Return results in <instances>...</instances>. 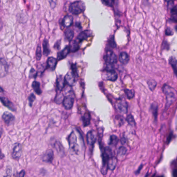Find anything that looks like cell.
Listing matches in <instances>:
<instances>
[{
    "instance_id": "1",
    "label": "cell",
    "mask_w": 177,
    "mask_h": 177,
    "mask_svg": "<svg viewBox=\"0 0 177 177\" xmlns=\"http://www.w3.org/2000/svg\"><path fill=\"white\" fill-rule=\"evenodd\" d=\"M163 90L166 98V109H168L177 99V91L168 85H164Z\"/></svg>"
},
{
    "instance_id": "2",
    "label": "cell",
    "mask_w": 177,
    "mask_h": 177,
    "mask_svg": "<svg viewBox=\"0 0 177 177\" xmlns=\"http://www.w3.org/2000/svg\"><path fill=\"white\" fill-rule=\"evenodd\" d=\"M85 5L84 2L81 1H77L70 5L69 10L74 15H79L84 12Z\"/></svg>"
},
{
    "instance_id": "3",
    "label": "cell",
    "mask_w": 177,
    "mask_h": 177,
    "mask_svg": "<svg viewBox=\"0 0 177 177\" xmlns=\"http://www.w3.org/2000/svg\"><path fill=\"white\" fill-rule=\"evenodd\" d=\"M67 141L69 143L70 150L75 154H78L79 152V147L77 142V137L74 132H73L70 134L67 137Z\"/></svg>"
},
{
    "instance_id": "4",
    "label": "cell",
    "mask_w": 177,
    "mask_h": 177,
    "mask_svg": "<svg viewBox=\"0 0 177 177\" xmlns=\"http://www.w3.org/2000/svg\"><path fill=\"white\" fill-rule=\"evenodd\" d=\"M22 154V147L21 144L16 143L13 146L12 156L13 159L15 160H18L21 156Z\"/></svg>"
},
{
    "instance_id": "5",
    "label": "cell",
    "mask_w": 177,
    "mask_h": 177,
    "mask_svg": "<svg viewBox=\"0 0 177 177\" xmlns=\"http://www.w3.org/2000/svg\"><path fill=\"white\" fill-rule=\"evenodd\" d=\"M104 59L106 63L111 64H114L117 63V57L114 52L110 50L106 51V54L104 56Z\"/></svg>"
},
{
    "instance_id": "6",
    "label": "cell",
    "mask_w": 177,
    "mask_h": 177,
    "mask_svg": "<svg viewBox=\"0 0 177 177\" xmlns=\"http://www.w3.org/2000/svg\"><path fill=\"white\" fill-rule=\"evenodd\" d=\"M65 80L66 83L69 86H74L76 83L75 74L72 71H69L65 76Z\"/></svg>"
},
{
    "instance_id": "7",
    "label": "cell",
    "mask_w": 177,
    "mask_h": 177,
    "mask_svg": "<svg viewBox=\"0 0 177 177\" xmlns=\"http://www.w3.org/2000/svg\"><path fill=\"white\" fill-rule=\"evenodd\" d=\"M116 108H117V110H118L120 113L124 114H126L127 112L128 105L126 102L124 100H120L117 102Z\"/></svg>"
},
{
    "instance_id": "8",
    "label": "cell",
    "mask_w": 177,
    "mask_h": 177,
    "mask_svg": "<svg viewBox=\"0 0 177 177\" xmlns=\"http://www.w3.org/2000/svg\"><path fill=\"white\" fill-rule=\"evenodd\" d=\"M87 142L90 145H93L96 141L97 135L96 132L94 130H90L86 135Z\"/></svg>"
},
{
    "instance_id": "9",
    "label": "cell",
    "mask_w": 177,
    "mask_h": 177,
    "mask_svg": "<svg viewBox=\"0 0 177 177\" xmlns=\"http://www.w3.org/2000/svg\"><path fill=\"white\" fill-rule=\"evenodd\" d=\"M2 119L6 125H10L13 124L14 121L15 117L12 113H10L9 112H5L3 113V114L2 115Z\"/></svg>"
},
{
    "instance_id": "10",
    "label": "cell",
    "mask_w": 177,
    "mask_h": 177,
    "mask_svg": "<svg viewBox=\"0 0 177 177\" xmlns=\"http://www.w3.org/2000/svg\"><path fill=\"white\" fill-rule=\"evenodd\" d=\"M104 78L106 80L114 82L117 79V74L114 70H106V72L105 73Z\"/></svg>"
},
{
    "instance_id": "11",
    "label": "cell",
    "mask_w": 177,
    "mask_h": 177,
    "mask_svg": "<svg viewBox=\"0 0 177 177\" xmlns=\"http://www.w3.org/2000/svg\"><path fill=\"white\" fill-rule=\"evenodd\" d=\"M74 98L70 96H68L64 98L63 102V106H64L66 110H70L72 108L74 104Z\"/></svg>"
},
{
    "instance_id": "12",
    "label": "cell",
    "mask_w": 177,
    "mask_h": 177,
    "mask_svg": "<svg viewBox=\"0 0 177 177\" xmlns=\"http://www.w3.org/2000/svg\"><path fill=\"white\" fill-rule=\"evenodd\" d=\"M9 66L5 59L1 58V69H0V73L1 77L5 76L8 72Z\"/></svg>"
},
{
    "instance_id": "13",
    "label": "cell",
    "mask_w": 177,
    "mask_h": 177,
    "mask_svg": "<svg viewBox=\"0 0 177 177\" xmlns=\"http://www.w3.org/2000/svg\"><path fill=\"white\" fill-rule=\"evenodd\" d=\"M42 160L46 163H51L54 159V153L52 150H48L43 155Z\"/></svg>"
},
{
    "instance_id": "14",
    "label": "cell",
    "mask_w": 177,
    "mask_h": 177,
    "mask_svg": "<svg viewBox=\"0 0 177 177\" xmlns=\"http://www.w3.org/2000/svg\"><path fill=\"white\" fill-rule=\"evenodd\" d=\"M91 35H92V32L91 31H84L79 34V35L78 36V37H77L76 40L78 41V42L81 43L83 40H86L88 37H91Z\"/></svg>"
},
{
    "instance_id": "15",
    "label": "cell",
    "mask_w": 177,
    "mask_h": 177,
    "mask_svg": "<svg viewBox=\"0 0 177 177\" xmlns=\"http://www.w3.org/2000/svg\"><path fill=\"white\" fill-rule=\"evenodd\" d=\"M1 101L3 103V105L6 106L7 108H9L10 110H12L13 111H15L16 108L13 105V103L11 102L7 98H5L4 97H1Z\"/></svg>"
},
{
    "instance_id": "16",
    "label": "cell",
    "mask_w": 177,
    "mask_h": 177,
    "mask_svg": "<svg viewBox=\"0 0 177 177\" xmlns=\"http://www.w3.org/2000/svg\"><path fill=\"white\" fill-rule=\"evenodd\" d=\"M65 82H66L65 78H63L61 75L58 76L57 82H56V86H57V90L61 91L65 86Z\"/></svg>"
},
{
    "instance_id": "17",
    "label": "cell",
    "mask_w": 177,
    "mask_h": 177,
    "mask_svg": "<svg viewBox=\"0 0 177 177\" xmlns=\"http://www.w3.org/2000/svg\"><path fill=\"white\" fill-rule=\"evenodd\" d=\"M70 52H71L70 46H66L63 51L58 53V59L60 60L61 59H64V58H66L67 56Z\"/></svg>"
},
{
    "instance_id": "18",
    "label": "cell",
    "mask_w": 177,
    "mask_h": 177,
    "mask_svg": "<svg viewBox=\"0 0 177 177\" xmlns=\"http://www.w3.org/2000/svg\"><path fill=\"white\" fill-rule=\"evenodd\" d=\"M57 63V60L55 58L51 57L47 59V67L52 70H54L56 68Z\"/></svg>"
},
{
    "instance_id": "19",
    "label": "cell",
    "mask_w": 177,
    "mask_h": 177,
    "mask_svg": "<svg viewBox=\"0 0 177 177\" xmlns=\"http://www.w3.org/2000/svg\"><path fill=\"white\" fill-rule=\"evenodd\" d=\"M73 19L72 16L70 15L66 16L63 20V25L66 28H69L72 25Z\"/></svg>"
},
{
    "instance_id": "20",
    "label": "cell",
    "mask_w": 177,
    "mask_h": 177,
    "mask_svg": "<svg viewBox=\"0 0 177 177\" xmlns=\"http://www.w3.org/2000/svg\"><path fill=\"white\" fill-rule=\"evenodd\" d=\"M118 59L120 63L122 64H126L128 63L129 60V57L126 52H121L120 53Z\"/></svg>"
},
{
    "instance_id": "21",
    "label": "cell",
    "mask_w": 177,
    "mask_h": 177,
    "mask_svg": "<svg viewBox=\"0 0 177 177\" xmlns=\"http://www.w3.org/2000/svg\"><path fill=\"white\" fill-rule=\"evenodd\" d=\"M117 163V158L114 157H111L108 160V168L111 171L114 170L116 167Z\"/></svg>"
},
{
    "instance_id": "22",
    "label": "cell",
    "mask_w": 177,
    "mask_h": 177,
    "mask_svg": "<svg viewBox=\"0 0 177 177\" xmlns=\"http://www.w3.org/2000/svg\"><path fill=\"white\" fill-rule=\"evenodd\" d=\"M82 120H83L84 126H87L90 125V120H91V116L90 113L88 112L85 113L82 117Z\"/></svg>"
},
{
    "instance_id": "23",
    "label": "cell",
    "mask_w": 177,
    "mask_h": 177,
    "mask_svg": "<svg viewBox=\"0 0 177 177\" xmlns=\"http://www.w3.org/2000/svg\"><path fill=\"white\" fill-rule=\"evenodd\" d=\"M32 87L34 91L37 94L40 95L42 94V90L40 88V83H39V82L36 81H34L32 83Z\"/></svg>"
},
{
    "instance_id": "24",
    "label": "cell",
    "mask_w": 177,
    "mask_h": 177,
    "mask_svg": "<svg viewBox=\"0 0 177 177\" xmlns=\"http://www.w3.org/2000/svg\"><path fill=\"white\" fill-rule=\"evenodd\" d=\"M43 54L45 56L48 55L50 52V49L49 48L48 41L46 39H45L43 42Z\"/></svg>"
},
{
    "instance_id": "25",
    "label": "cell",
    "mask_w": 177,
    "mask_h": 177,
    "mask_svg": "<svg viewBox=\"0 0 177 177\" xmlns=\"http://www.w3.org/2000/svg\"><path fill=\"white\" fill-rule=\"evenodd\" d=\"M65 36L67 40L69 41H71L72 40L73 37H74V32L71 29H67L65 31Z\"/></svg>"
},
{
    "instance_id": "26",
    "label": "cell",
    "mask_w": 177,
    "mask_h": 177,
    "mask_svg": "<svg viewBox=\"0 0 177 177\" xmlns=\"http://www.w3.org/2000/svg\"><path fill=\"white\" fill-rule=\"evenodd\" d=\"M151 111L153 114L154 118L155 120H156L157 117V111H158V105L157 103H155V102L152 103L151 106Z\"/></svg>"
},
{
    "instance_id": "27",
    "label": "cell",
    "mask_w": 177,
    "mask_h": 177,
    "mask_svg": "<svg viewBox=\"0 0 177 177\" xmlns=\"http://www.w3.org/2000/svg\"><path fill=\"white\" fill-rule=\"evenodd\" d=\"M169 63L172 66L174 72L177 75V60L174 57H171L169 59Z\"/></svg>"
},
{
    "instance_id": "28",
    "label": "cell",
    "mask_w": 177,
    "mask_h": 177,
    "mask_svg": "<svg viewBox=\"0 0 177 177\" xmlns=\"http://www.w3.org/2000/svg\"><path fill=\"white\" fill-rule=\"evenodd\" d=\"M118 139L117 137L115 135H112L110 138V140H109V144L110 145H112V146H115L117 145V144L118 143Z\"/></svg>"
},
{
    "instance_id": "29",
    "label": "cell",
    "mask_w": 177,
    "mask_h": 177,
    "mask_svg": "<svg viewBox=\"0 0 177 177\" xmlns=\"http://www.w3.org/2000/svg\"><path fill=\"white\" fill-rule=\"evenodd\" d=\"M70 47L71 52H75L79 49V43L77 40L74 41Z\"/></svg>"
},
{
    "instance_id": "30",
    "label": "cell",
    "mask_w": 177,
    "mask_h": 177,
    "mask_svg": "<svg viewBox=\"0 0 177 177\" xmlns=\"http://www.w3.org/2000/svg\"><path fill=\"white\" fill-rule=\"evenodd\" d=\"M126 120L128 123L129 124V125H130L132 126H135V125H136V121H135V119L133 118L132 115H128V116L127 117Z\"/></svg>"
},
{
    "instance_id": "31",
    "label": "cell",
    "mask_w": 177,
    "mask_h": 177,
    "mask_svg": "<svg viewBox=\"0 0 177 177\" xmlns=\"http://www.w3.org/2000/svg\"><path fill=\"white\" fill-rule=\"evenodd\" d=\"M127 149L125 147H121L120 148H118V151H117V155L118 156L122 157L126 154Z\"/></svg>"
},
{
    "instance_id": "32",
    "label": "cell",
    "mask_w": 177,
    "mask_h": 177,
    "mask_svg": "<svg viewBox=\"0 0 177 177\" xmlns=\"http://www.w3.org/2000/svg\"><path fill=\"white\" fill-rule=\"evenodd\" d=\"M148 87L151 90H153L155 89V88L156 87L157 83L154 80L151 79V80H150L148 82Z\"/></svg>"
},
{
    "instance_id": "33",
    "label": "cell",
    "mask_w": 177,
    "mask_h": 177,
    "mask_svg": "<svg viewBox=\"0 0 177 177\" xmlns=\"http://www.w3.org/2000/svg\"><path fill=\"white\" fill-rule=\"evenodd\" d=\"M125 94H126L127 97L128 99H132L135 96V91L133 90H125Z\"/></svg>"
},
{
    "instance_id": "34",
    "label": "cell",
    "mask_w": 177,
    "mask_h": 177,
    "mask_svg": "<svg viewBox=\"0 0 177 177\" xmlns=\"http://www.w3.org/2000/svg\"><path fill=\"white\" fill-rule=\"evenodd\" d=\"M63 100H64L63 95L62 94H57V96L55 98V102L58 104H60L61 102H63Z\"/></svg>"
},
{
    "instance_id": "35",
    "label": "cell",
    "mask_w": 177,
    "mask_h": 177,
    "mask_svg": "<svg viewBox=\"0 0 177 177\" xmlns=\"http://www.w3.org/2000/svg\"><path fill=\"white\" fill-rule=\"evenodd\" d=\"M36 57L37 60H40L42 57V50L40 46H37V51H36Z\"/></svg>"
},
{
    "instance_id": "36",
    "label": "cell",
    "mask_w": 177,
    "mask_h": 177,
    "mask_svg": "<svg viewBox=\"0 0 177 177\" xmlns=\"http://www.w3.org/2000/svg\"><path fill=\"white\" fill-rule=\"evenodd\" d=\"M36 96L33 94H31L29 96L28 100H29V105L30 107H32L34 101L36 100Z\"/></svg>"
},
{
    "instance_id": "37",
    "label": "cell",
    "mask_w": 177,
    "mask_h": 177,
    "mask_svg": "<svg viewBox=\"0 0 177 177\" xmlns=\"http://www.w3.org/2000/svg\"><path fill=\"white\" fill-rule=\"evenodd\" d=\"M37 71L34 69L33 68H32L30 71V73H29V78H36L37 76Z\"/></svg>"
},
{
    "instance_id": "38",
    "label": "cell",
    "mask_w": 177,
    "mask_h": 177,
    "mask_svg": "<svg viewBox=\"0 0 177 177\" xmlns=\"http://www.w3.org/2000/svg\"><path fill=\"white\" fill-rule=\"evenodd\" d=\"M109 44L112 48H115L117 46V44H116V43L115 42L114 39L113 37H110L109 40Z\"/></svg>"
},
{
    "instance_id": "39",
    "label": "cell",
    "mask_w": 177,
    "mask_h": 177,
    "mask_svg": "<svg viewBox=\"0 0 177 177\" xmlns=\"http://www.w3.org/2000/svg\"><path fill=\"white\" fill-rule=\"evenodd\" d=\"M105 152L106 153V154L109 156L110 158L113 157V152H112V151L111 149L110 148H108V147L106 148L105 149Z\"/></svg>"
},
{
    "instance_id": "40",
    "label": "cell",
    "mask_w": 177,
    "mask_h": 177,
    "mask_svg": "<svg viewBox=\"0 0 177 177\" xmlns=\"http://www.w3.org/2000/svg\"><path fill=\"white\" fill-rule=\"evenodd\" d=\"M103 3H105L106 5H108L109 6H112L113 5L114 1V0H102Z\"/></svg>"
},
{
    "instance_id": "41",
    "label": "cell",
    "mask_w": 177,
    "mask_h": 177,
    "mask_svg": "<svg viewBox=\"0 0 177 177\" xmlns=\"http://www.w3.org/2000/svg\"><path fill=\"white\" fill-rule=\"evenodd\" d=\"M57 0H49V4L52 9H54L56 7Z\"/></svg>"
},
{
    "instance_id": "42",
    "label": "cell",
    "mask_w": 177,
    "mask_h": 177,
    "mask_svg": "<svg viewBox=\"0 0 177 177\" xmlns=\"http://www.w3.org/2000/svg\"><path fill=\"white\" fill-rule=\"evenodd\" d=\"M171 13L177 15V5L172 7L171 10Z\"/></svg>"
},
{
    "instance_id": "43",
    "label": "cell",
    "mask_w": 177,
    "mask_h": 177,
    "mask_svg": "<svg viewBox=\"0 0 177 177\" xmlns=\"http://www.w3.org/2000/svg\"><path fill=\"white\" fill-rule=\"evenodd\" d=\"M25 175V171L24 170L21 171H20L19 173H17V175H16L18 176V177H24Z\"/></svg>"
},
{
    "instance_id": "44",
    "label": "cell",
    "mask_w": 177,
    "mask_h": 177,
    "mask_svg": "<svg viewBox=\"0 0 177 177\" xmlns=\"http://www.w3.org/2000/svg\"><path fill=\"white\" fill-rule=\"evenodd\" d=\"M171 19L174 22H177V15L175 14H171Z\"/></svg>"
},
{
    "instance_id": "45",
    "label": "cell",
    "mask_w": 177,
    "mask_h": 177,
    "mask_svg": "<svg viewBox=\"0 0 177 177\" xmlns=\"http://www.w3.org/2000/svg\"><path fill=\"white\" fill-rule=\"evenodd\" d=\"M166 34L167 36H171V35L173 34V32H172L171 29L168 28V29H167L166 30Z\"/></svg>"
},
{
    "instance_id": "46",
    "label": "cell",
    "mask_w": 177,
    "mask_h": 177,
    "mask_svg": "<svg viewBox=\"0 0 177 177\" xmlns=\"http://www.w3.org/2000/svg\"><path fill=\"white\" fill-rule=\"evenodd\" d=\"M7 176H10V175L12 174V169H11V168L10 169H7Z\"/></svg>"
},
{
    "instance_id": "47",
    "label": "cell",
    "mask_w": 177,
    "mask_h": 177,
    "mask_svg": "<svg viewBox=\"0 0 177 177\" xmlns=\"http://www.w3.org/2000/svg\"><path fill=\"white\" fill-rule=\"evenodd\" d=\"M60 41H59V42L58 41V42H56L55 46H54V47H55V48H56V49H58V48H59V47H60Z\"/></svg>"
},
{
    "instance_id": "48",
    "label": "cell",
    "mask_w": 177,
    "mask_h": 177,
    "mask_svg": "<svg viewBox=\"0 0 177 177\" xmlns=\"http://www.w3.org/2000/svg\"><path fill=\"white\" fill-rule=\"evenodd\" d=\"M121 142L122 144H125L126 143V139L125 138H122L121 140Z\"/></svg>"
},
{
    "instance_id": "49",
    "label": "cell",
    "mask_w": 177,
    "mask_h": 177,
    "mask_svg": "<svg viewBox=\"0 0 177 177\" xmlns=\"http://www.w3.org/2000/svg\"><path fill=\"white\" fill-rule=\"evenodd\" d=\"M142 167H143V166H142V165H141L140 166V168H139L138 170V171H136V174H139V172H140V171H141V168H142Z\"/></svg>"
},
{
    "instance_id": "50",
    "label": "cell",
    "mask_w": 177,
    "mask_h": 177,
    "mask_svg": "<svg viewBox=\"0 0 177 177\" xmlns=\"http://www.w3.org/2000/svg\"><path fill=\"white\" fill-rule=\"evenodd\" d=\"M173 175H174V177H177V169H175V170L174 171Z\"/></svg>"
},
{
    "instance_id": "51",
    "label": "cell",
    "mask_w": 177,
    "mask_h": 177,
    "mask_svg": "<svg viewBox=\"0 0 177 177\" xmlns=\"http://www.w3.org/2000/svg\"><path fill=\"white\" fill-rule=\"evenodd\" d=\"M3 153H2V152H1V159H2V158H3Z\"/></svg>"
},
{
    "instance_id": "52",
    "label": "cell",
    "mask_w": 177,
    "mask_h": 177,
    "mask_svg": "<svg viewBox=\"0 0 177 177\" xmlns=\"http://www.w3.org/2000/svg\"><path fill=\"white\" fill-rule=\"evenodd\" d=\"M175 30H176V31H177V25L176 26V27H175Z\"/></svg>"
}]
</instances>
